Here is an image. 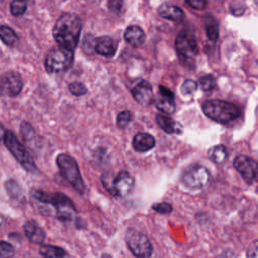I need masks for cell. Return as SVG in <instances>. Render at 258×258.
I'll use <instances>...</instances> for the list:
<instances>
[{
	"mask_svg": "<svg viewBox=\"0 0 258 258\" xmlns=\"http://www.w3.org/2000/svg\"><path fill=\"white\" fill-rule=\"evenodd\" d=\"M31 198L38 205L37 208L43 215H48L47 213H50L48 207L52 206L55 210L56 218L61 221H70L77 212L71 199L62 192L47 194L39 189H33Z\"/></svg>",
	"mask_w": 258,
	"mask_h": 258,
	"instance_id": "6da1fadb",
	"label": "cell"
},
{
	"mask_svg": "<svg viewBox=\"0 0 258 258\" xmlns=\"http://www.w3.org/2000/svg\"><path fill=\"white\" fill-rule=\"evenodd\" d=\"M81 30L80 17L72 13H64L57 18L52 28V35L59 46L74 50L78 45Z\"/></svg>",
	"mask_w": 258,
	"mask_h": 258,
	"instance_id": "7a4b0ae2",
	"label": "cell"
},
{
	"mask_svg": "<svg viewBox=\"0 0 258 258\" xmlns=\"http://www.w3.org/2000/svg\"><path fill=\"white\" fill-rule=\"evenodd\" d=\"M202 109L207 117L221 124L234 121L241 114L238 106L222 100H208L203 103Z\"/></svg>",
	"mask_w": 258,
	"mask_h": 258,
	"instance_id": "3957f363",
	"label": "cell"
},
{
	"mask_svg": "<svg viewBox=\"0 0 258 258\" xmlns=\"http://www.w3.org/2000/svg\"><path fill=\"white\" fill-rule=\"evenodd\" d=\"M56 165L61 176L74 187L76 191L83 195L86 186L81 175L77 161L67 153H60L56 157Z\"/></svg>",
	"mask_w": 258,
	"mask_h": 258,
	"instance_id": "277c9868",
	"label": "cell"
},
{
	"mask_svg": "<svg viewBox=\"0 0 258 258\" xmlns=\"http://www.w3.org/2000/svg\"><path fill=\"white\" fill-rule=\"evenodd\" d=\"M3 142L7 149L10 151V153L15 157V159L26 171L30 173L38 172L34 160L12 131L6 130L5 135L3 137Z\"/></svg>",
	"mask_w": 258,
	"mask_h": 258,
	"instance_id": "5b68a950",
	"label": "cell"
},
{
	"mask_svg": "<svg viewBox=\"0 0 258 258\" xmlns=\"http://www.w3.org/2000/svg\"><path fill=\"white\" fill-rule=\"evenodd\" d=\"M74 61V51L61 46L49 49L44 58V67L47 73L56 74L67 71Z\"/></svg>",
	"mask_w": 258,
	"mask_h": 258,
	"instance_id": "8992f818",
	"label": "cell"
},
{
	"mask_svg": "<svg viewBox=\"0 0 258 258\" xmlns=\"http://www.w3.org/2000/svg\"><path fill=\"white\" fill-rule=\"evenodd\" d=\"M101 180L104 187L115 197H126L134 188V178L125 170L119 171L113 178H111L109 174L105 173L102 175Z\"/></svg>",
	"mask_w": 258,
	"mask_h": 258,
	"instance_id": "52a82bcc",
	"label": "cell"
},
{
	"mask_svg": "<svg viewBox=\"0 0 258 258\" xmlns=\"http://www.w3.org/2000/svg\"><path fill=\"white\" fill-rule=\"evenodd\" d=\"M125 242L131 253L137 258H149L153 248L148 237L135 230H128L125 234Z\"/></svg>",
	"mask_w": 258,
	"mask_h": 258,
	"instance_id": "ba28073f",
	"label": "cell"
},
{
	"mask_svg": "<svg viewBox=\"0 0 258 258\" xmlns=\"http://www.w3.org/2000/svg\"><path fill=\"white\" fill-rule=\"evenodd\" d=\"M175 48L181 62L188 64L198 53V45L194 35L187 31H181L175 40Z\"/></svg>",
	"mask_w": 258,
	"mask_h": 258,
	"instance_id": "9c48e42d",
	"label": "cell"
},
{
	"mask_svg": "<svg viewBox=\"0 0 258 258\" xmlns=\"http://www.w3.org/2000/svg\"><path fill=\"white\" fill-rule=\"evenodd\" d=\"M210 178L209 170L200 164H191L187 166L181 174L183 183L191 188H202L206 186L209 183Z\"/></svg>",
	"mask_w": 258,
	"mask_h": 258,
	"instance_id": "30bf717a",
	"label": "cell"
},
{
	"mask_svg": "<svg viewBox=\"0 0 258 258\" xmlns=\"http://www.w3.org/2000/svg\"><path fill=\"white\" fill-rule=\"evenodd\" d=\"M233 165L247 182H252L258 178V162L255 159L240 154L234 159Z\"/></svg>",
	"mask_w": 258,
	"mask_h": 258,
	"instance_id": "8fae6325",
	"label": "cell"
},
{
	"mask_svg": "<svg viewBox=\"0 0 258 258\" xmlns=\"http://www.w3.org/2000/svg\"><path fill=\"white\" fill-rule=\"evenodd\" d=\"M23 82L20 75L16 72H7L1 77L0 90L9 97H16L20 94Z\"/></svg>",
	"mask_w": 258,
	"mask_h": 258,
	"instance_id": "7c38bea8",
	"label": "cell"
},
{
	"mask_svg": "<svg viewBox=\"0 0 258 258\" xmlns=\"http://www.w3.org/2000/svg\"><path fill=\"white\" fill-rule=\"evenodd\" d=\"M20 133H21V137L24 140L25 144L32 151L36 152V150L40 149L42 142H41L39 136L34 131L33 127L30 125V123H28L26 121H22L20 124Z\"/></svg>",
	"mask_w": 258,
	"mask_h": 258,
	"instance_id": "4fadbf2b",
	"label": "cell"
},
{
	"mask_svg": "<svg viewBox=\"0 0 258 258\" xmlns=\"http://www.w3.org/2000/svg\"><path fill=\"white\" fill-rule=\"evenodd\" d=\"M132 96L137 103L140 105H148L152 101V88L151 85L147 81L139 82L132 89Z\"/></svg>",
	"mask_w": 258,
	"mask_h": 258,
	"instance_id": "5bb4252c",
	"label": "cell"
},
{
	"mask_svg": "<svg viewBox=\"0 0 258 258\" xmlns=\"http://www.w3.org/2000/svg\"><path fill=\"white\" fill-rule=\"evenodd\" d=\"M24 234L28 241L33 244H41L45 239V233L39 225L33 221H27L23 226Z\"/></svg>",
	"mask_w": 258,
	"mask_h": 258,
	"instance_id": "9a60e30c",
	"label": "cell"
},
{
	"mask_svg": "<svg viewBox=\"0 0 258 258\" xmlns=\"http://www.w3.org/2000/svg\"><path fill=\"white\" fill-rule=\"evenodd\" d=\"M132 146L137 152H146L155 146V138L148 133H137L133 137Z\"/></svg>",
	"mask_w": 258,
	"mask_h": 258,
	"instance_id": "2e32d148",
	"label": "cell"
},
{
	"mask_svg": "<svg viewBox=\"0 0 258 258\" xmlns=\"http://www.w3.org/2000/svg\"><path fill=\"white\" fill-rule=\"evenodd\" d=\"M155 120L158 126L168 134H180L182 131L180 124L165 114H157Z\"/></svg>",
	"mask_w": 258,
	"mask_h": 258,
	"instance_id": "e0dca14e",
	"label": "cell"
},
{
	"mask_svg": "<svg viewBox=\"0 0 258 258\" xmlns=\"http://www.w3.org/2000/svg\"><path fill=\"white\" fill-rule=\"evenodd\" d=\"M95 50L101 55L111 57L116 52V43L113 38L109 36H102L96 40Z\"/></svg>",
	"mask_w": 258,
	"mask_h": 258,
	"instance_id": "ac0fdd59",
	"label": "cell"
},
{
	"mask_svg": "<svg viewBox=\"0 0 258 258\" xmlns=\"http://www.w3.org/2000/svg\"><path fill=\"white\" fill-rule=\"evenodd\" d=\"M125 40L132 46H139L145 40V33L143 29L137 25H130L124 32Z\"/></svg>",
	"mask_w": 258,
	"mask_h": 258,
	"instance_id": "d6986e66",
	"label": "cell"
},
{
	"mask_svg": "<svg viewBox=\"0 0 258 258\" xmlns=\"http://www.w3.org/2000/svg\"><path fill=\"white\" fill-rule=\"evenodd\" d=\"M157 12L159 16H161L162 18H165L174 22H179L184 17L183 11L179 7L174 5H169V4H163L159 6Z\"/></svg>",
	"mask_w": 258,
	"mask_h": 258,
	"instance_id": "ffe728a7",
	"label": "cell"
},
{
	"mask_svg": "<svg viewBox=\"0 0 258 258\" xmlns=\"http://www.w3.org/2000/svg\"><path fill=\"white\" fill-rule=\"evenodd\" d=\"M208 156L213 162L217 164H223L228 157L227 148L222 144L215 145L208 150Z\"/></svg>",
	"mask_w": 258,
	"mask_h": 258,
	"instance_id": "44dd1931",
	"label": "cell"
},
{
	"mask_svg": "<svg viewBox=\"0 0 258 258\" xmlns=\"http://www.w3.org/2000/svg\"><path fill=\"white\" fill-rule=\"evenodd\" d=\"M39 253L44 258H68V254L62 248L52 245L41 246Z\"/></svg>",
	"mask_w": 258,
	"mask_h": 258,
	"instance_id": "7402d4cb",
	"label": "cell"
},
{
	"mask_svg": "<svg viewBox=\"0 0 258 258\" xmlns=\"http://www.w3.org/2000/svg\"><path fill=\"white\" fill-rule=\"evenodd\" d=\"M5 188H6V191L11 200L18 201V202L23 200V198H24L23 190H22L21 186L19 185V183L15 179H8L5 182Z\"/></svg>",
	"mask_w": 258,
	"mask_h": 258,
	"instance_id": "603a6c76",
	"label": "cell"
},
{
	"mask_svg": "<svg viewBox=\"0 0 258 258\" xmlns=\"http://www.w3.org/2000/svg\"><path fill=\"white\" fill-rule=\"evenodd\" d=\"M0 38L6 45L9 46L14 45L18 41V36L15 31L9 26L5 25L0 26Z\"/></svg>",
	"mask_w": 258,
	"mask_h": 258,
	"instance_id": "cb8c5ba5",
	"label": "cell"
},
{
	"mask_svg": "<svg viewBox=\"0 0 258 258\" xmlns=\"http://www.w3.org/2000/svg\"><path fill=\"white\" fill-rule=\"evenodd\" d=\"M155 106L160 112L167 115H170L175 111V105L173 103V100H170V99H166V98L160 99L156 102Z\"/></svg>",
	"mask_w": 258,
	"mask_h": 258,
	"instance_id": "d4e9b609",
	"label": "cell"
},
{
	"mask_svg": "<svg viewBox=\"0 0 258 258\" xmlns=\"http://www.w3.org/2000/svg\"><path fill=\"white\" fill-rule=\"evenodd\" d=\"M28 0H12L10 4V12L14 16H21L27 9Z\"/></svg>",
	"mask_w": 258,
	"mask_h": 258,
	"instance_id": "484cf974",
	"label": "cell"
},
{
	"mask_svg": "<svg viewBox=\"0 0 258 258\" xmlns=\"http://www.w3.org/2000/svg\"><path fill=\"white\" fill-rule=\"evenodd\" d=\"M133 119V115L130 111L128 110H125V111H122L118 114L117 116V119H116V124L119 128H126L129 123L132 121Z\"/></svg>",
	"mask_w": 258,
	"mask_h": 258,
	"instance_id": "4316f807",
	"label": "cell"
},
{
	"mask_svg": "<svg viewBox=\"0 0 258 258\" xmlns=\"http://www.w3.org/2000/svg\"><path fill=\"white\" fill-rule=\"evenodd\" d=\"M200 86L202 87V89L206 92L208 91H212L216 88L217 83H216V79L212 76V75H207L204 76L200 79Z\"/></svg>",
	"mask_w": 258,
	"mask_h": 258,
	"instance_id": "83f0119b",
	"label": "cell"
},
{
	"mask_svg": "<svg viewBox=\"0 0 258 258\" xmlns=\"http://www.w3.org/2000/svg\"><path fill=\"white\" fill-rule=\"evenodd\" d=\"M14 255L13 246L5 241H0V258H12Z\"/></svg>",
	"mask_w": 258,
	"mask_h": 258,
	"instance_id": "f1b7e54d",
	"label": "cell"
},
{
	"mask_svg": "<svg viewBox=\"0 0 258 258\" xmlns=\"http://www.w3.org/2000/svg\"><path fill=\"white\" fill-rule=\"evenodd\" d=\"M206 31H207V36L210 40L212 41H216L219 37V28L216 22L213 23H208L206 25Z\"/></svg>",
	"mask_w": 258,
	"mask_h": 258,
	"instance_id": "f546056e",
	"label": "cell"
},
{
	"mask_svg": "<svg viewBox=\"0 0 258 258\" xmlns=\"http://www.w3.org/2000/svg\"><path fill=\"white\" fill-rule=\"evenodd\" d=\"M69 90L73 95L78 96V97L83 96L87 93V88L85 87V85H83L82 83H79V82H74V83L70 84Z\"/></svg>",
	"mask_w": 258,
	"mask_h": 258,
	"instance_id": "4dcf8cb0",
	"label": "cell"
},
{
	"mask_svg": "<svg viewBox=\"0 0 258 258\" xmlns=\"http://www.w3.org/2000/svg\"><path fill=\"white\" fill-rule=\"evenodd\" d=\"M197 87H198L197 83L195 81L188 79V80H185L182 83V85L180 87V92L183 95H190V94H192L197 90Z\"/></svg>",
	"mask_w": 258,
	"mask_h": 258,
	"instance_id": "1f68e13d",
	"label": "cell"
},
{
	"mask_svg": "<svg viewBox=\"0 0 258 258\" xmlns=\"http://www.w3.org/2000/svg\"><path fill=\"white\" fill-rule=\"evenodd\" d=\"M152 210L159 214H169L172 212V206L168 203H157L152 205Z\"/></svg>",
	"mask_w": 258,
	"mask_h": 258,
	"instance_id": "d6a6232c",
	"label": "cell"
},
{
	"mask_svg": "<svg viewBox=\"0 0 258 258\" xmlns=\"http://www.w3.org/2000/svg\"><path fill=\"white\" fill-rule=\"evenodd\" d=\"M123 5V0H109L108 1V8L113 13L120 12Z\"/></svg>",
	"mask_w": 258,
	"mask_h": 258,
	"instance_id": "836d02e7",
	"label": "cell"
},
{
	"mask_svg": "<svg viewBox=\"0 0 258 258\" xmlns=\"http://www.w3.org/2000/svg\"><path fill=\"white\" fill-rule=\"evenodd\" d=\"M185 2L194 9H198V10H201V9H204L207 5V2L206 0H185Z\"/></svg>",
	"mask_w": 258,
	"mask_h": 258,
	"instance_id": "e575fe53",
	"label": "cell"
},
{
	"mask_svg": "<svg viewBox=\"0 0 258 258\" xmlns=\"http://www.w3.org/2000/svg\"><path fill=\"white\" fill-rule=\"evenodd\" d=\"M159 92H160V94H161V96L163 98L170 99V100H173V98H174L173 93L169 89H167V88H165L163 86H159Z\"/></svg>",
	"mask_w": 258,
	"mask_h": 258,
	"instance_id": "d590c367",
	"label": "cell"
},
{
	"mask_svg": "<svg viewBox=\"0 0 258 258\" xmlns=\"http://www.w3.org/2000/svg\"><path fill=\"white\" fill-rule=\"evenodd\" d=\"M5 132H6V130L4 129L3 125L0 123V140H3V137H4V135H5Z\"/></svg>",
	"mask_w": 258,
	"mask_h": 258,
	"instance_id": "8d00e7d4",
	"label": "cell"
},
{
	"mask_svg": "<svg viewBox=\"0 0 258 258\" xmlns=\"http://www.w3.org/2000/svg\"><path fill=\"white\" fill-rule=\"evenodd\" d=\"M3 222H4V218L2 215H0V226L3 224Z\"/></svg>",
	"mask_w": 258,
	"mask_h": 258,
	"instance_id": "74e56055",
	"label": "cell"
},
{
	"mask_svg": "<svg viewBox=\"0 0 258 258\" xmlns=\"http://www.w3.org/2000/svg\"><path fill=\"white\" fill-rule=\"evenodd\" d=\"M256 2H257V4H258V0H256Z\"/></svg>",
	"mask_w": 258,
	"mask_h": 258,
	"instance_id": "f35d334b",
	"label": "cell"
}]
</instances>
